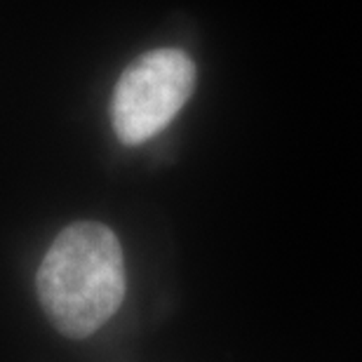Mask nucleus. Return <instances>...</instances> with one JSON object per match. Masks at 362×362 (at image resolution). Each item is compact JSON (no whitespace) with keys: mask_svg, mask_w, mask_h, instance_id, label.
Listing matches in <instances>:
<instances>
[{"mask_svg":"<svg viewBox=\"0 0 362 362\" xmlns=\"http://www.w3.org/2000/svg\"><path fill=\"white\" fill-rule=\"evenodd\" d=\"M195 88V64L175 47L141 54L122 71L111 99V125L125 146L163 132Z\"/></svg>","mask_w":362,"mask_h":362,"instance_id":"obj_2","label":"nucleus"},{"mask_svg":"<svg viewBox=\"0 0 362 362\" xmlns=\"http://www.w3.org/2000/svg\"><path fill=\"white\" fill-rule=\"evenodd\" d=\"M35 292L59 334L92 337L125 299V259L118 235L99 221L66 226L42 257Z\"/></svg>","mask_w":362,"mask_h":362,"instance_id":"obj_1","label":"nucleus"}]
</instances>
